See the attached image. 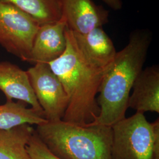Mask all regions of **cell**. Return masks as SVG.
<instances>
[{
    "mask_svg": "<svg viewBox=\"0 0 159 159\" xmlns=\"http://www.w3.org/2000/svg\"><path fill=\"white\" fill-rule=\"evenodd\" d=\"M102 1L114 10H119L122 7L121 0H102Z\"/></svg>",
    "mask_w": 159,
    "mask_h": 159,
    "instance_id": "obj_16",
    "label": "cell"
},
{
    "mask_svg": "<svg viewBox=\"0 0 159 159\" xmlns=\"http://www.w3.org/2000/svg\"><path fill=\"white\" fill-rule=\"evenodd\" d=\"M73 33L81 49L90 60L103 68L110 67L117 51L113 41L102 27L94 29L87 34Z\"/></svg>",
    "mask_w": 159,
    "mask_h": 159,
    "instance_id": "obj_11",
    "label": "cell"
},
{
    "mask_svg": "<svg viewBox=\"0 0 159 159\" xmlns=\"http://www.w3.org/2000/svg\"><path fill=\"white\" fill-rule=\"evenodd\" d=\"M35 131L60 159H112L110 126H81L61 120L37 125Z\"/></svg>",
    "mask_w": 159,
    "mask_h": 159,
    "instance_id": "obj_3",
    "label": "cell"
},
{
    "mask_svg": "<svg viewBox=\"0 0 159 159\" xmlns=\"http://www.w3.org/2000/svg\"><path fill=\"white\" fill-rule=\"evenodd\" d=\"M66 27L62 18L40 25L34 37L28 63L48 64L60 57L66 48Z\"/></svg>",
    "mask_w": 159,
    "mask_h": 159,
    "instance_id": "obj_8",
    "label": "cell"
},
{
    "mask_svg": "<svg viewBox=\"0 0 159 159\" xmlns=\"http://www.w3.org/2000/svg\"><path fill=\"white\" fill-rule=\"evenodd\" d=\"M47 120L44 115L22 101L6 102L0 105V129L8 130L22 125H39Z\"/></svg>",
    "mask_w": 159,
    "mask_h": 159,
    "instance_id": "obj_13",
    "label": "cell"
},
{
    "mask_svg": "<svg viewBox=\"0 0 159 159\" xmlns=\"http://www.w3.org/2000/svg\"><path fill=\"white\" fill-rule=\"evenodd\" d=\"M0 90L5 95L6 102L22 101L44 115L34 94L27 71L16 64L0 61Z\"/></svg>",
    "mask_w": 159,
    "mask_h": 159,
    "instance_id": "obj_9",
    "label": "cell"
},
{
    "mask_svg": "<svg viewBox=\"0 0 159 159\" xmlns=\"http://www.w3.org/2000/svg\"><path fill=\"white\" fill-rule=\"evenodd\" d=\"M61 18L69 30L87 34L108 22L109 12L92 0H60Z\"/></svg>",
    "mask_w": 159,
    "mask_h": 159,
    "instance_id": "obj_7",
    "label": "cell"
},
{
    "mask_svg": "<svg viewBox=\"0 0 159 159\" xmlns=\"http://www.w3.org/2000/svg\"><path fill=\"white\" fill-rule=\"evenodd\" d=\"M27 149L31 159H60L51 153L36 134L35 129Z\"/></svg>",
    "mask_w": 159,
    "mask_h": 159,
    "instance_id": "obj_15",
    "label": "cell"
},
{
    "mask_svg": "<svg viewBox=\"0 0 159 159\" xmlns=\"http://www.w3.org/2000/svg\"><path fill=\"white\" fill-rule=\"evenodd\" d=\"M40 26L17 7L0 1V46L8 52L28 62Z\"/></svg>",
    "mask_w": 159,
    "mask_h": 159,
    "instance_id": "obj_5",
    "label": "cell"
},
{
    "mask_svg": "<svg viewBox=\"0 0 159 159\" xmlns=\"http://www.w3.org/2000/svg\"><path fill=\"white\" fill-rule=\"evenodd\" d=\"M26 12L40 25L57 22L61 18L60 0H0Z\"/></svg>",
    "mask_w": 159,
    "mask_h": 159,
    "instance_id": "obj_14",
    "label": "cell"
},
{
    "mask_svg": "<svg viewBox=\"0 0 159 159\" xmlns=\"http://www.w3.org/2000/svg\"><path fill=\"white\" fill-rule=\"evenodd\" d=\"M112 159H159V119L137 113L111 126Z\"/></svg>",
    "mask_w": 159,
    "mask_h": 159,
    "instance_id": "obj_4",
    "label": "cell"
},
{
    "mask_svg": "<svg viewBox=\"0 0 159 159\" xmlns=\"http://www.w3.org/2000/svg\"><path fill=\"white\" fill-rule=\"evenodd\" d=\"M129 97L127 107L137 113H159V66L148 67L139 74Z\"/></svg>",
    "mask_w": 159,
    "mask_h": 159,
    "instance_id": "obj_10",
    "label": "cell"
},
{
    "mask_svg": "<svg viewBox=\"0 0 159 159\" xmlns=\"http://www.w3.org/2000/svg\"><path fill=\"white\" fill-rule=\"evenodd\" d=\"M66 48L63 54L48 63L60 80L68 98L63 120L85 126L98 116L97 95L108 68L97 66L82 51L72 31L66 27Z\"/></svg>",
    "mask_w": 159,
    "mask_h": 159,
    "instance_id": "obj_1",
    "label": "cell"
},
{
    "mask_svg": "<svg viewBox=\"0 0 159 159\" xmlns=\"http://www.w3.org/2000/svg\"><path fill=\"white\" fill-rule=\"evenodd\" d=\"M34 131L27 124L0 129V159H31L27 146Z\"/></svg>",
    "mask_w": 159,
    "mask_h": 159,
    "instance_id": "obj_12",
    "label": "cell"
},
{
    "mask_svg": "<svg viewBox=\"0 0 159 159\" xmlns=\"http://www.w3.org/2000/svg\"><path fill=\"white\" fill-rule=\"evenodd\" d=\"M26 71L45 119L48 121L63 120L68 106V96L48 64L37 63Z\"/></svg>",
    "mask_w": 159,
    "mask_h": 159,
    "instance_id": "obj_6",
    "label": "cell"
},
{
    "mask_svg": "<svg viewBox=\"0 0 159 159\" xmlns=\"http://www.w3.org/2000/svg\"><path fill=\"white\" fill-rule=\"evenodd\" d=\"M152 40L148 29H137L131 33L127 44L116 52L102 78L97 98L99 114L87 125L111 127L125 118L131 90L142 71Z\"/></svg>",
    "mask_w": 159,
    "mask_h": 159,
    "instance_id": "obj_2",
    "label": "cell"
}]
</instances>
